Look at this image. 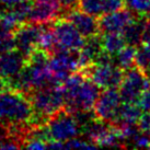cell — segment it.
<instances>
[{
    "label": "cell",
    "mask_w": 150,
    "mask_h": 150,
    "mask_svg": "<svg viewBox=\"0 0 150 150\" xmlns=\"http://www.w3.org/2000/svg\"><path fill=\"white\" fill-rule=\"evenodd\" d=\"M142 113H144V111L138 105V103H126V102H122L120 110H118V113H117L116 120L113 122V123L125 122V123L137 124L138 120L140 118Z\"/></svg>",
    "instance_id": "cell-15"
},
{
    "label": "cell",
    "mask_w": 150,
    "mask_h": 150,
    "mask_svg": "<svg viewBox=\"0 0 150 150\" xmlns=\"http://www.w3.org/2000/svg\"><path fill=\"white\" fill-rule=\"evenodd\" d=\"M45 126L50 142H66L74 138H77L82 134L81 127L76 120L74 113L66 108H63L57 114H55Z\"/></svg>",
    "instance_id": "cell-3"
},
{
    "label": "cell",
    "mask_w": 150,
    "mask_h": 150,
    "mask_svg": "<svg viewBox=\"0 0 150 150\" xmlns=\"http://www.w3.org/2000/svg\"><path fill=\"white\" fill-rule=\"evenodd\" d=\"M138 128L142 133L150 134V112H144L137 122Z\"/></svg>",
    "instance_id": "cell-20"
},
{
    "label": "cell",
    "mask_w": 150,
    "mask_h": 150,
    "mask_svg": "<svg viewBox=\"0 0 150 150\" xmlns=\"http://www.w3.org/2000/svg\"><path fill=\"white\" fill-rule=\"evenodd\" d=\"M0 125L24 144L34 127V110L29 94L13 87H0Z\"/></svg>",
    "instance_id": "cell-1"
},
{
    "label": "cell",
    "mask_w": 150,
    "mask_h": 150,
    "mask_svg": "<svg viewBox=\"0 0 150 150\" xmlns=\"http://www.w3.org/2000/svg\"><path fill=\"white\" fill-rule=\"evenodd\" d=\"M136 53H137V46L127 45L123 47L115 56V64L117 66L122 67L123 69H128L135 66V58H136Z\"/></svg>",
    "instance_id": "cell-16"
},
{
    "label": "cell",
    "mask_w": 150,
    "mask_h": 150,
    "mask_svg": "<svg viewBox=\"0 0 150 150\" xmlns=\"http://www.w3.org/2000/svg\"><path fill=\"white\" fill-rule=\"evenodd\" d=\"M57 42V52L59 50H80L86 43V38L82 36L76 26L66 17L60 16L52 22Z\"/></svg>",
    "instance_id": "cell-6"
},
{
    "label": "cell",
    "mask_w": 150,
    "mask_h": 150,
    "mask_svg": "<svg viewBox=\"0 0 150 150\" xmlns=\"http://www.w3.org/2000/svg\"><path fill=\"white\" fill-rule=\"evenodd\" d=\"M62 16L66 17L86 38L101 33L98 17L83 12L79 8L72 9Z\"/></svg>",
    "instance_id": "cell-12"
},
{
    "label": "cell",
    "mask_w": 150,
    "mask_h": 150,
    "mask_svg": "<svg viewBox=\"0 0 150 150\" xmlns=\"http://www.w3.org/2000/svg\"><path fill=\"white\" fill-rule=\"evenodd\" d=\"M146 76L148 77V80H149V82H150V69L146 72Z\"/></svg>",
    "instance_id": "cell-25"
},
{
    "label": "cell",
    "mask_w": 150,
    "mask_h": 150,
    "mask_svg": "<svg viewBox=\"0 0 150 150\" xmlns=\"http://www.w3.org/2000/svg\"><path fill=\"white\" fill-rule=\"evenodd\" d=\"M42 24H35L32 22H23L13 31L16 46L28 57L33 50L38 47V38Z\"/></svg>",
    "instance_id": "cell-9"
},
{
    "label": "cell",
    "mask_w": 150,
    "mask_h": 150,
    "mask_svg": "<svg viewBox=\"0 0 150 150\" xmlns=\"http://www.w3.org/2000/svg\"><path fill=\"white\" fill-rule=\"evenodd\" d=\"M26 63V56L14 48L0 53V87H13Z\"/></svg>",
    "instance_id": "cell-7"
},
{
    "label": "cell",
    "mask_w": 150,
    "mask_h": 150,
    "mask_svg": "<svg viewBox=\"0 0 150 150\" xmlns=\"http://www.w3.org/2000/svg\"><path fill=\"white\" fill-rule=\"evenodd\" d=\"M148 17H138L134 22L126 26V29L122 32L128 45L140 46L142 44V34L145 30Z\"/></svg>",
    "instance_id": "cell-13"
},
{
    "label": "cell",
    "mask_w": 150,
    "mask_h": 150,
    "mask_svg": "<svg viewBox=\"0 0 150 150\" xmlns=\"http://www.w3.org/2000/svg\"><path fill=\"white\" fill-rule=\"evenodd\" d=\"M62 6L58 0H34L28 21L35 24H45L56 20Z\"/></svg>",
    "instance_id": "cell-11"
},
{
    "label": "cell",
    "mask_w": 150,
    "mask_h": 150,
    "mask_svg": "<svg viewBox=\"0 0 150 150\" xmlns=\"http://www.w3.org/2000/svg\"><path fill=\"white\" fill-rule=\"evenodd\" d=\"M138 18L135 12H133L127 7L118 11L111 13H105L98 18L100 25L101 33L106 32H123L126 26L129 25Z\"/></svg>",
    "instance_id": "cell-10"
},
{
    "label": "cell",
    "mask_w": 150,
    "mask_h": 150,
    "mask_svg": "<svg viewBox=\"0 0 150 150\" xmlns=\"http://www.w3.org/2000/svg\"><path fill=\"white\" fill-rule=\"evenodd\" d=\"M125 4L138 17H148L150 12V0H125Z\"/></svg>",
    "instance_id": "cell-19"
},
{
    "label": "cell",
    "mask_w": 150,
    "mask_h": 150,
    "mask_svg": "<svg viewBox=\"0 0 150 150\" xmlns=\"http://www.w3.org/2000/svg\"><path fill=\"white\" fill-rule=\"evenodd\" d=\"M34 110V127L46 125L55 114L65 108V93L62 86L47 87L28 93Z\"/></svg>",
    "instance_id": "cell-2"
},
{
    "label": "cell",
    "mask_w": 150,
    "mask_h": 150,
    "mask_svg": "<svg viewBox=\"0 0 150 150\" xmlns=\"http://www.w3.org/2000/svg\"><path fill=\"white\" fill-rule=\"evenodd\" d=\"M142 44H144V45L146 46V47H147V50H149V52H150V42H147V43H142Z\"/></svg>",
    "instance_id": "cell-24"
},
{
    "label": "cell",
    "mask_w": 150,
    "mask_h": 150,
    "mask_svg": "<svg viewBox=\"0 0 150 150\" xmlns=\"http://www.w3.org/2000/svg\"><path fill=\"white\" fill-rule=\"evenodd\" d=\"M148 18H149V19H150V12H149V14H148Z\"/></svg>",
    "instance_id": "cell-26"
},
{
    "label": "cell",
    "mask_w": 150,
    "mask_h": 150,
    "mask_svg": "<svg viewBox=\"0 0 150 150\" xmlns=\"http://www.w3.org/2000/svg\"><path fill=\"white\" fill-rule=\"evenodd\" d=\"M60 6H62V10L64 13L70 11L72 9L78 8V1L79 0H58ZM63 13V14H64Z\"/></svg>",
    "instance_id": "cell-22"
},
{
    "label": "cell",
    "mask_w": 150,
    "mask_h": 150,
    "mask_svg": "<svg viewBox=\"0 0 150 150\" xmlns=\"http://www.w3.org/2000/svg\"><path fill=\"white\" fill-rule=\"evenodd\" d=\"M78 8L83 12L98 18L105 13L104 0H79Z\"/></svg>",
    "instance_id": "cell-17"
},
{
    "label": "cell",
    "mask_w": 150,
    "mask_h": 150,
    "mask_svg": "<svg viewBox=\"0 0 150 150\" xmlns=\"http://www.w3.org/2000/svg\"><path fill=\"white\" fill-rule=\"evenodd\" d=\"M21 1H24V0H1V2L4 4H7V6H13V4H19V2H21Z\"/></svg>",
    "instance_id": "cell-23"
},
{
    "label": "cell",
    "mask_w": 150,
    "mask_h": 150,
    "mask_svg": "<svg viewBox=\"0 0 150 150\" xmlns=\"http://www.w3.org/2000/svg\"><path fill=\"white\" fill-rule=\"evenodd\" d=\"M103 50L108 54L115 56L120 50L127 45L126 40L121 32H106L101 33Z\"/></svg>",
    "instance_id": "cell-14"
},
{
    "label": "cell",
    "mask_w": 150,
    "mask_h": 150,
    "mask_svg": "<svg viewBox=\"0 0 150 150\" xmlns=\"http://www.w3.org/2000/svg\"><path fill=\"white\" fill-rule=\"evenodd\" d=\"M0 2H1V0H0Z\"/></svg>",
    "instance_id": "cell-27"
},
{
    "label": "cell",
    "mask_w": 150,
    "mask_h": 150,
    "mask_svg": "<svg viewBox=\"0 0 150 150\" xmlns=\"http://www.w3.org/2000/svg\"><path fill=\"white\" fill-rule=\"evenodd\" d=\"M150 88V82L146 74L137 66L125 70L124 78L118 87L122 101L126 103H138L142 93Z\"/></svg>",
    "instance_id": "cell-5"
},
{
    "label": "cell",
    "mask_w": 150,
    "mask_h": 150,
    "mask_svg": "<svg viewBox=\"0 0 150 150\" xmlns=\"http://www.w3.org/2000/svg\"><path fill=\"white\" fill-rule=\"evenodd\" d=\"M122 98L118 88L102 89L100 96L93 108V113L98 120L105 123H113L122 104Z\"/></svg>",
    "instance_id": "cell-8"
},
{
    "label": "cell",
    "mask_w": 150,
    "mask_h": 150,
    "mask_svg": "<svg viewBox=\"0 0 150 150\" xmlns=\"http://www.w3.org/2000/svg\"><path fill=\"white\" fill-rule=\"evenodd\" d=\"M79 71L101 89L118 88L125 74V69L115 64H92Z\"/></svg>",
    "instance_id": "cell-4"
},
{
    "label": "cell",
    "mask_w": 150,
    "mask_h": 150,
    "mask_svg": "<svg viewBox=\"0 0 150 150\" xmlns=\"http://www.w3.org/2000/svg\"><path fill=\"white\" fill-rule=\"evenodd\" d=\"M138 105L144 112H150V88L142 93V98L138 101Z\"/></svg>",
    "instance_id": "cell-21"
},
{
    "label": "cell",
    "mask_w": 150,
    "mask_h": 150,
    "mask_svg": "<svg viewBox=\"0 0 150 150\" xmlns=\"http://www.w3.org/2000/svg\"><path fill=\"white\" fill-rule=\"evenodd\" d=\"M135 66L142 69L145 74L150 69V52L144 44L137 47L136 58H135Z\"/></svg>",
    "instance_id": "cell-18"
}]
</instances>
